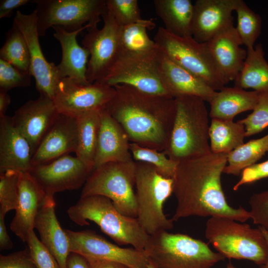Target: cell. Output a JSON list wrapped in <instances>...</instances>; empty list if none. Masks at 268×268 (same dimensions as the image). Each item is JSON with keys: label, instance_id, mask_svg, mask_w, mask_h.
<instances>
[{"label": "cell", "instance_id": "obj_1", "mask_svg": "<svg viewBox=\"0 0 268 268\" xmlns=\"http://www.w3.org/2000/svg\"><path fill=\"white\" fill-rule=\"evenodd\" d=\"M227 153L208 154L178 162L173 178V193L177 201L174 221L189 216H221L244 222L250 211L227 203L221 176L227 163Z\"/></svg>", "mask_w": 268, "mask_h": 268}, {"label": "cell", "instance_id": "obj_2", "mask_svg": "<svg viewBox=\"0 0 268 268\" xmlns=\"http://www.w3.org/2000/svg\"><path fill=\"white\" fill-rule=\"evenodd\" d=\"M114 87L115 93L105 109L130 142L166 151L176 116L175 98L147 94L126 84Z\"/></svg>", "mask_w": 268, "mask_h": 268}, {"label": "cell", "instance_id": "obj_3", "mask_svg": "<svg viewBox=\"0 0 268 268\" xmlns=\"http://www.w3.org/2000/svg\"><path fill=\"white\" fill-rule=\"evenodd\" d=\"M67 213L73 222L81 226L89 225L88 221L94 222L119 245H130L144 251L149 238L137 218L122 214L104 196L80 197L68 208Z\"/></svg>", "mask_w": 268, "mask_h": 268}, {"label": "cell", "instance_id": "obj_4", "mask_svg": "<svg viewBox=\"0 0 268 268\" xmlns=\"http://www.w3.org/2000/svg\"><path fill=\"white\" fill-rule=\"evenodd\" d=\"M176 116L168 150L173 160L181 161L211 152L208 114L205 101L192 96L175 98Z\"/></svg>", "mask_w": 268, "mask_h": 268}, {"label": "cell", "instance_id": "obj_5", "mask_svg": "<svg viewBox=\"0 0 268 268\" xmlns=\"http://www.w3.org/2000/svg\"><path fill=\"white\" fill-rule=\"evenodd\" d=\"M144 251L154 268H211L225 258L200 240L168 231L150 235Z\"/></svg>", "mask_w": 268, "mask_h": 268}, {"label": "cell", "instance_id": "obj_6", "mask_svg": "<svg viewBox=\"0 0 268 268\" xmlns=\"http://www.w3.org/2000/svg\"><path fill=\"white\" fill-rule=\"evenodd\" d=\"M225 217L211 216L206 221L205 236L225 258L248 260L259 266L268 260V245L260 228H252Z\"/></svg>", "mask_w": 268, "mask_h": 268}, {"label": "cell", "instance_id": "obj_7", "mask_svg": "<svg viewBox=\"0 0 268 268\" xmlns=\"http://www.w3.org/2000/svg\"><path fill=\"white\" fill-rule=\"evenodd\" d=\"M173 180L161 175L153 166L135 161L137 218L149 236L174 226L163 212V204L173 193Z\"/></svg>", "mask_w": 268, "mask_h": 268}, {"label": "cell", "instance_id": "obj_8", "mask_svg": "<svg viewBox=\"0 0 268 268\" xmlns=\"http://www.w3.org/2000/svg\"><path fill=\"white\" fill-rule=\"evenodd\" d=\"M135 161L111 162L94 169L83 185L80 197L102 196L109 199L126 216L137 217Z\"/></svg>", "mask_w": 268, "mask_h": 268}, {"label": "cell", "instance_id": "obj_9", "mask_svg": "<svg viewBox=\"0 0 268 268\" xmlns=\"http://www.w3.org/2000/svg\"><path fill=\"white\" fill-rule=\"evenodd\" d=\"M154 41L170 59L214 91L221 90L227 84L216 68L205 43L198 42L193 37L174 35L163 27L158 29Z\"/></svg>", "mask_w": 268, "mask_h": 268}, {"label": "cell", "instance_id": "obj_10", "mask_svg": "<svg viewBox=\"0 0 268 268\" xmlns=\"http://www.w3.org/2000/svg\"><path fill=\"white\" fill-rule=\"evenodd\" d=\"M39 36L55 26L68 31L88 23L97 25L106 8V0H35Z\"/></svg>", "mask_w": 268, "mask_h": 268}, {"label": "cell", "instance_id": "obj_11", "mask_svg": "<svg viewBox=\"0 0 268 268\" xmlns=\"http://www.w3.org/2000/svg\"><path fill=\"white\" fill-rule=\"evenodd\" d=\"M157 54L147 56L118 54L100 83L112 87L126 84L147 94L172 97L159 78L156 67Z\"/></svg>", "mask_w": 268, "mask_h": 268}, {"label": "cell", "instance_id": "obj_12", "mask_svg": "<svg viewBox=\"0 0 268 268\" xmlns=\"http://www.w3.org/2000/svg\"><path fill=\"white\" fill-rule=\"evenodd\" d=\"M102 17L104 25L87 29L82 40V46L89 53L86 78L90 83L100 82L114 64L118 53L120 27L107 9Z\"/></svg>", "mask_w": 268, "mask_h": 268}, {"label": "cell", "instance_id": "obj_13", "mask_svg": "<svg viewBox=\"0 0 268 268\" xmlns=\"http://www.w3.org/2000/svg\"><path fill=\"white\" fill-rule=\"evenodd\" d=\"M115 93L114 87L100 82L82 84L65 77L59 82L53 101L60 114L76 118L105 109Z\"/></svg>", "mask_w": 268, "mask_h": 268}, {"label": "cell", "instance_id": "obj_14", "mask_svg": "<svg viewBox=\"0 0 268 268\" xmlns=\"http://www.w3.org/2000/svg\"><path fill=\"white\" fill-rule=\"evenodd\" d=\"M13 23L22 33L27 44L30 60V73L34 77L40 95L53 100L57 85L62 79L55 63L48 62L39 40L35 9L26 14L17 10Z\"/></svg>", "mask_w": 268, "mask_h": 268}, {"label": "cell", "instance_id": "obj_15", "mask_svg": "<svg viewBox=\"0 0 268 268\" xmlns=\"http://www.w3.org/2000/svg\"><path fill=\"white\" fill-rule=\"evenodd\" d=\"M65 231L70 252L84 257L118 262L129 268H147L149 261L144 251L122 248L92 230Z\"/></svg>", "mask_w": 268, "mask_h": 268}, {"label": "cell", "instance_id": "obj_16", "mask_svg": "<svg viewBox=\"0 0 268 268\" xmlns=\"http://www.w3.org/2000/svg\"><path fill=\"white\" fill-rule=\"evenodd\" d=\"M29 173L48 197L54 198L57 193L79 189L91 172L76 156L67 154L49 163L34 166Z\"/></svg>", "mask_w": 268, "mask_h": 268}, {"label": "cell", "instance_id": "obj_17", "mask_svg": "<svg viewBox=\"0 0 268 268\" xmlns=\"http://www.w3.org/2000/svg\"><path fill=\"white\" fill-rule=\"evenodd\" d=\"M60 114L53 100L42 95L27 101L15 111L12 121L28 141L32 155Z\"/></svg>", "mask_w": 268, "mask_h": 268}, {"label": "cell", "instance_id": "obj_18", "mask_svg": "<svg viewBox=\"0 0 268 268\" xmlns=\"http://www.w3.org/2000/svg\"><path fill=\"white\" fill-rule=\"evenodd\" d=\"M156 67L163 85L173 98L192 96L209 102L216 92L202 79L175 63L159 48Z\"/></svg>", "mask_w": 268, "mask_h": 268}, {"label": "cell", "instance_id": "obj_19", "mask_svg": "<svg viewBox=\"0 0 268 268\" xmlns=\"http://www.w3.org/2000/svg\"><path fill=\"white\" fill-rule=\"evenodd\" d=\"M237 0H197L192 22L193 38L204 43L234 25L233 11Z\"/></svg>", "mask_w": 268, "mask_h": 268}, {"label": "cell", "instance_id": "obj_20", "mask_svg": "<svg viewBox=\"0 0 268 268\" xmlns=\"http://www.w3.org/2000/svg\"><path fill=\"white\" fill-rule=\"evenodd\" d=\"M18 191V205L10 228L23 242L27 243L35 229L36 218L47 195L29 172L20 173Z\"/></svg>", "mask_w": 268, "mask_h": 268}, {"label": "cell", "instance_id": "obj_21", "mask_svg": "<svg viewBox=\"0 0 268 268\" xmlns=\"http://www.w3.org/2000/svg\"><path fill=\"white\" fill-rule=\"evenodd\" d=\"M206 44L210 55L227 83L234 81L242 70L247 51L243 45L234 25L218 33Z\"/></svg>", "mask_w": 268, "mask_h": 268}, {"label": "cell", "instance_id": "obj_22", "mask_svg": "<svg viewBox=\"0 0 268 268\" xmlns=\"http://www.w3.org/2000/svg\"><path fill=\"white\" fill-rule=\"evenodd\" d=\"M100 119L93 170L108 162L134 160L130 150V139L121 125L105 108L101 110Z\"/></svg>", "mask_w": 268, "mask_h": 268}, {"label": "cell", "instance_id": "obj_23", "mask_svg": "<svg viewBox=\"0 0 268 268\" xmlns=\"http://www.w3.org/2000/svg\"><path fill=\"white\" fill-rule=\"evenodd\" d=\"M77 145L76 119L60 114L33 154L32 167L49 163L70 152L75 153Z\"/></svg>", "mask_w": 268, "mask_h": 268}, {"label": "cell", "instance_id": "obj_24", "mask_svg": "<svg viewBox=\"0 0 268 268\" xmlns=\"http://www.w3.org/2000/svg\"><path fill=\"white\" fill-rule=\"evenodd\" d=\"M30 145L11 117L0 118V174L7 171L29 172L32 168Z\"/></svg>", "mask_w": 268, "mask_h": 268}, {"label": "cell", "instance_id": "obj_25", "mask_svg": "<svg viewBox=\"0 0 268 268\" xmlns=\"http://www.w3.org/2000/svg\"><path fill=\"white\" fill-rule=\"evenodd\" d=\"M97 25L88 23L75 31H68L55 26L54 37L62 48V59L57 67L62 78L69 77L82 84L90 83L86 78V71L90 56L89 51L77 43L76 37L81 31Z\"/></svg>", "mask_w": 268, "mask_h": 268}, {"label": "cell", "instance_id": "obj_26", "mask_svg": "<svg viewBox=\"0 0 268 268\" xmlns=\"http://www.w3.org/2000/svg\"><path fill=\"white\" fill-rule=\"evenodd\" d=\"M55 206L54 198L47 196L36 218L35 229L39 232L40 241L55 258L60 268H67V259L71 253L69 242L57 219Z\"/></svg>", "mask_w": 268, "mask_h": 268}, {"label": "cell", "instance_id": "obj_27", "mask_svg": "<svg viewBox=\"0 0 268 268\" xmlns=\"http://www.w3.org/2000/svg\"><path fill=\"white\" fill-rule=\"evenodd\" d=\"M260 92L225 86L216 91L208 102L210 105L209 116L211 119L233 120L240 113L254 109Z\"/></svg>", "mask_w": 268, "mask_h": 268}, {"label": "cell", "instance_id": "obj_28", "mask_svg": "<svg viewBox=\"0 0 268 268\" xmlns=\"http://www.w3.org/2000/svg\"><path fill=\"white\" fill-rule=\"evenodd\" d=\"M157 15L165 30L179 37H192L194 4L190 0H154Z\"/></svg>", "mask_w": 268, "mask_h": 268}, {"label": "cell", "instance_id": "obj_29", "mask_svg": "<svg viewBox=\"0 0 268 268\" xmlns=\"http://www.w3.org/2000/svg\"><path fill=\"white\" fill-rule=\"evenodd\" d=\"M155 26L151 20L138 21L120 27L118 54L136 56H155L159 47L148 36L147 30Z\"/></svg>", "mask_w": 268, "mask_h": 268}, {"label": "cell", "instance_id": "obj_30", "mask_svg": "<svg viewBox=\"0 0 268 268\" xmlns=\"http://www.w3.org/2000/svg\"><path fill=\"white\" fill-rule=\"evenodd\" d=\"M243 67L234 81V86L255 91L268 90V63L264 58L262 44L247 49Z\"/></svg>", "mask_w": 268, "mask_h": 268}, {"label": "cell", "instance_id": "obj_31", "mask_svg": "<svg viewBox=\"0 0 268 268\" xmlns=\"http://www.w3.org/2000/svg\"><path fill=\"white\" fill-rule=\"evenodd\" d=\"M100 111L89 112L76 118L77 128L76 157L91 172L94 168L96 152Z\"/></svg>", "mask_w": 268, "mask_h": 268}, {"label": "cell", "instance_id": "obj_32", "mask_svg": "<svg viewBox=\"0 0 268 268\" xmlns=\"http://www.w3.org/2000/svg\"><path fill=\"white\" fill-rule=\"evenodd\" d=\"M244 126L238 121L211 119L209 129L211 152L229 153L244 143Z\"/></svg>", "mask_w": 268, "mask_h": 268}, {"label": "cell", "instance_id": "obj_33", "mask_svg": "<svg viewBox=\"0 0 268 268\" xmlns=\"http://www.w3.org/2000/svg\"><path fill=\"white\" fill-rule=\"evenodd\" d=\"M268 152V134L244 143L228 153L223 173L239 175L243 170L256 163Z\"/></svg>", "mask_w": 268, "mask_h": 268}, {"label": "cell", "instance_id": "obj_34", "mask_svg": "<svg viewBox=\"0 0 268 268\" xmlns=\"http://www.w3.org/2000/svg\"><path fill=\"white\" fill-rule=\"evenodd\" d=\"M0 59L30 73V60L27 44L22 33L14 23L7 33L5 41L0 50Z\"/></svg>", "mask_w": 268, "mask_h": 268}, {"label": "cell", "instance_id": "obj_35", "mask_svg": "<svg viewBox=\"0 0 268 268\" xmlns=\"http://www.w3.org/2000/svg\"><path fill=\"white\" fill-rule=\"evenodd\" d=\"M235 11L237 20L235 28L243 45L247 49L253 48L261 32V17L243 0H237Z\"/></svg>", "mask_w": 268, "mask_h": 268}, {"label": "cell", "instance_id": "obj_36", "mask_svg": "<svg viewBox=\"0 0 268 268\" xmlns=\"http://www.w3.org/2000/svg\"><path fill=\"white\" fill-rule=\"evenodd\" d=\"M130 150L133 160L154 166L166 178L173 179L178 162L169 158L164 151L139 145L130 142Z\"/></svg>", "mask_w": 268, "mask_h": 268}, {"label": "cell", "instance_id": "obj_37", "mask_svg": "<svg viewBox=\"0 0 268 268\" xmlns=\"http://www.w3.org/2000/svg\"><path fill=\"white\" fill-rule=\"evenodd\" d=\"M20 172L7 171L0 174V214L5 217L16 210L18 203V183Z\"/></svg>", "mask_w": 268, "mask_h": 268}, {"label": "cell", "instance_id": "obj_38", "mask_svg": "<svg viewBox=\"0 0 268 268\" xmlns=\"http://www.w3.org/2000/svg\"><path fill=\"white\" fill-rule=\"evenodd\" d=\"M238 121L244 126L246 137L258 134L268 127V90L260 92L253 112Z\"/></svg>", "mask_w": 268, "mask_h": 268}, {"label": "cell", "instance_id": "obj_39", "mask_svg": "<svg viewBox=\"0 0 268 268\" xmlns=\"http://www.w3.org/2000/svg\"><path fill=\"white\" fill-rule=\"evenodd\" d=\"M106 5L120 27L135 23L142 19L137 0H106Z\"/></svg>", "mask_w": 268, "mask_h": 268}, {"label": "cell", "instance_id": "obj_40", "mask_svg": "<svg viewBox=\"0 0 268 268\" xmlns=\"http://www.w3.org/2000/svg\"><path fill=\"white\" fill-rule=\"evenodd\" d=\"M31 76L0 59V91L8 92L13 88L30 86Z\"/></svg>", "mask_w": 268, "mask_h": 268}, {"label": "cell", "instance_id": "obj_41", "mask_svg": "<svg viewBox=\"0 0 268 268\" xmlns=\"http://www.w3.org/2000/svg\"><path fill=\"white\" fill-rule=\"evenodd\" d=\"M37 268H60L56 260L38 238L34 231L26 243Z\"/></svg>", "mask_w": 268, "mask_h": 268}, {"label": "cell", "instance_id": "obj_42", "mask_svg": "<svg viewBox=\"0 0 268 268\" xmlns=\"http://www.w3.org/2000/svg\"><path fill=\"white\" fill-rule=\"evenodd\" d=\"M249 204L251 218L268 232V191L254 194L250 198Z\"/></svg>", "mask_w": 268, "mask_h": 268}, {"label": "cell", "instance_id": "obj_43", "mask_svg": "<svg viewBox=\"0 0 268 268\" xmlns=\"http://www.w3.org/2000/svg\"><path fill=\"white\" fill-rule=\"evenodd\" d=\"M0 268H37L28 248L6 255H0Z\"/></svg>", "mask_w": 268, "mask_h": 268}, {"label": "cell", "instance_id": "obj_44", "mask_svg": "<svg viewBox=\"0 0 268 268\" xmlns=\"http://www.w3.org/2000/svg\"><path fill=\"white\" fill-rule=\"evenodd\" d=\"M268 177V160L256 163L243 170L239 181L233 187V190H238L241 186L254 182Z\"/></svg>", "mask_w": 268, "mask_h": 268}, {"label": "cell", "instance_id": "obj_45", "mask_svg": "<svg viewBox=\"0 0 268 268\" xmlns=\"http://www.w3.org/2000/svg\"><path fill=\"white\" fill-rule=\"evenodd\" d=\"M29 0H1L0 1V19L10 17L14 9L23 6Z\"/></svg>", "mask_w": 268, "mask_h": 268}, {"label": "cell", "instance_id": "obj_46", "mask_svg": "<svg viewBox=\"0 0 268 268\" xmlns=\"http://www.w3.org/2000/svg\"><path fill=\"white\" fill-rule=\"evenodd\" d=\"M84 258L88 263L89 268H129L125 265L114 261L89 257Z\"/></svg>", "mask_w": 268, "mask_h": 268}, {"label": "cell", "instance_id": "obj_47", "mask_svg": "<svg viewBox=\"0 0 268 268\" xmlns=\"http://www.w3.org/2000/svg\"><path fill=\"white\" fill-rule=\"evenodd\" d=\"M13 247V243L9 236L4 223V216L0 214V250H7Z\"/></svg>", "mask_w": 268, "mask_h": 268}, {"label": "cell", "instance_id": "obj_48", "mask_svg": "<svg viewBox=\"0 0 268 268\" xmlns=\"http://www.w3.org/2000/svg\"><path fill=\"white\" fill-rule=\"evenodd\" d=\"M67 268H89L86 259L82 256L71 252L68 257Z\"/></svg>", "mask_w": 268, "mask_h": 268}, {"label": "cell", "instance_id": "obj_49", "mask_svg": "<svg viewBox=\"0 0 268 268\" xmlns=\"http://www.w3.org/2000/svg\"><path fill=\"white\" fill-rule=\"evenodd\" d=\"M10 103V97L7 92L0 91V118L5 116L6 111Z\"/></svg>", "mask_w": 268, "mask_h": 268}, {"label": "cell", "instance_id": "obj_50", "mask_svg": "<svg viewBox=\"0 0 268 268\" xmlns=\"http://www.w3.org/2000/svg\"><path fill=\"white\" fill-rule=\"evenodd\" d=\"M260 229L261 230L266 241H267V244H268V232L265 230L263 228H262V227L261 226H258ZM261 268H268V260L267 262V263L264 265V266H262Z\"/></svg>", "mask_w": 268, "mask_h": 268}, {"label": "cell", "instance_id": "obj_51", "mask_svg": "<svg viewBox=\"0 0 268 268\" xmlns=\"http://www.w3.org/2000/svg\"><path fill=\"white\" fill-rule=\"evenodd\" d=\"M226 268H237L236 267H235L231 262H229L226 266Z\"/></svg>", "mask_w": 268, "mask_h": 268}, {"label": "cell", "instance_id": "obj_52", "mask_svg": "<svg viewBox=\"0 0 268 268\" xmlns=\"http://www.w3.org/2000/svg\"><path fill=\"white\" fill-rule=\"evenodd\" d=\"M147 268H154L151 264L149 263V264L147 266Z\"/></svg>", "mask_w": 268, "mask_h": 268}]
</instances>
